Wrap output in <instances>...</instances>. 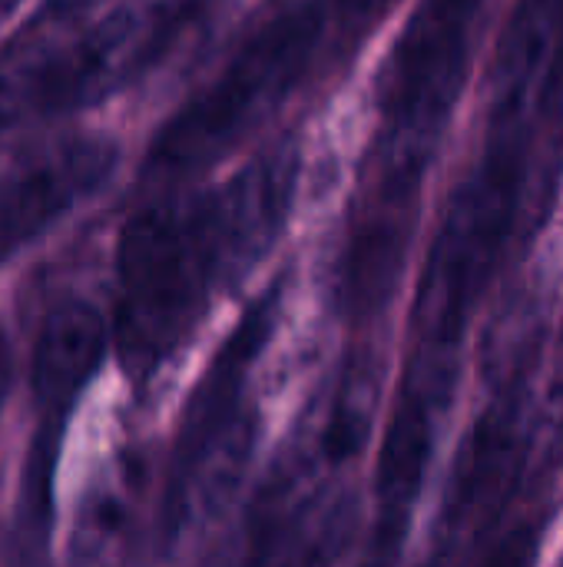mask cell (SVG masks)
<instances>
[{"instance_id": "8992f818", "label": "cell", "mask_w": 563, "mask_h": 567, "mask_svg": "<svg viewBox=\"0 0 563 567\" xmlns=\"http://www.w3.org/2000/svg\"><path fill=\"white\" fill-rule=\"evenodd\" d=\"M345 472L295 425L246 508L232 567H338L358 532V498L342 485Z\"/></svg>"}, {"instance_id": "30bf717a", "label": "cell", "mask_w": 563, "mask_h": 567, "mask_svg": "<svg viewBox=\"0 0 563 567\" xmlns=\"http://www.w3.org/2000/svg\"><path fill=\"white\" fill-rule=\"evenodd\" d=\"M329 17V47L348 50L368 37L398 0H322Z\"/></svg>"}, {"instance_id": "7c38bea8", "label": "cell", "mask_w": 563, "mask_h": 567, "mask_svg": "<svg viewBox=\"0 0 563 567\" xmlns=\"http://www.w3.org/2000/svg\"><path fill=\"white\" fill-rule=\"evenodd\" d=\"M17 7H20V0H0V23H3Z\"/></svg>"}, {"instance_id": "7a4b0ae2", "label": "cell", "mask_w": 563, "mask_h": 567, "mask_svg": "<svg viewBox=\"0 0 563 567\" xmlns=\"http://www.w3.org/2000/svg\"><path fill=\"white\" fill-rule=\"evenodd\" d=\"M491 0H418L382 80L378 126L335 262L345 322L378 319L405 276L425 179L471 76Z\"/></svg>"}, {"instance_id": "6da1fadb", "label": "cell", "mask_w": 563, "mask_h": 567, "mask_svg": "<svg viewBox=\"0 0 563 567\" xmlns=\"http://www.w3.org/2000/svg\"><path fill=\"white\" fill-rule=\"evenodd\" d=\"M299 150L275 143L226 183L136 209L113 252L110 349L136 395L189 346L216 296L279 243L295 209Z\"/></svg>"}, {"instance_id": "5b68a950", "label": "cell", "mask_w": 563, "mask_h": 567, "mask_svg": "<svg viewBox=\"0 0 563 567\" xmlns=\"http://www.w3.org/2000/svg\"><path fill=\"white\" fill-rule=\"evenodd\" d=\"M216 0H139L116 7L60 50L0 73V133L96 106L163 66Z\"/></svg>"}, {"instance_id": "3957f363", "label": "cell", "mask_w": 563, "mask_h": 567, "mask_svg": "<svg viewBox=\"0 0 563 567\" xmlns=\"http://www.w3.org/2000/svg\"><path fill=\"white\" fill-rule=\"evenodd\" d=\"M282 299L285 276L246 306L186 399L156 502V545L166 551L236 498L259 442L252 375L275 339Z\"/></svg>"}, {"instance_id": "8fae6325", "label": "cell", "mask_w": 563, "mask_h": 567, "mask_svg": "<svg viewBox=\"0 0 563 567\" xmlns=\"http://www.w3.org/2000/svg\"><path fill=\"white\" fill-rule=\"evenodd\" d=\"M100 0H50V13L53 17H76L90 7H96Z\"/></svg>"}, {"instance_id": "277c9868", "label": "cell", "mask_w": 563, "mask_h": 567, "mask_svg": "<svg viewBox=\"0 0 563 567\" xmlns=\"http://www.w3.org/2000/svg\"><path fill=\"white\" fill-rule=\"evenodd\" d=\"M329 47L322 0H302L262 23L236 56L189 96L156 133L146 153V176L179 179L219 163L305 80Z\"/></svg>"}, {"instance_id": "ba28073f", "label": "cell", "mask_w": 563, "mask_h": 567, "mask_svg": "<svg viewBox=\"0 0 563 567\" xmlns=\"http://www.w3.org/2000/svg\"><path fill=\"white\" fill-rule=\"evenodd\" d=\"M149 468L139 449L113 452L83 488L70 545V567H129L146 532Z\"/></svg>"}, {"instance_id": "4fadbf2b", "label": "cell", "mask_w": 563, "mask_h": 567, "mask_svg": "<svg viewBox=\"0 0 563 567\" xmlns=\"http://www.w3.org/2000/svg\"><path fill=\"white\" fill-rule=\"evenodd\" d=\"M561 567H563V565H561Z\"/></svg>"}, {"instance_id": "52a82bcc", "label": "cell", "mask_w": 563, "mask_h": 567, "mask_svg": "<svg viewBox=\"0 0 563 567\" xmlns=\"http://www.w3.org/2000/svg\"><path fill=\"white\" fill-rule=\"evenodd\" d=\"M119 163V150L100 136L46 143L0 173V262L46 236L76 206L93 199Z\"/></svg>"}, {"instance_id": "9c48e42d", "label": "cell", "mask_w": 563, "mask_h": 567, "mask_svg": "<svg viewBox=\"0 0 563 567\" xmlns=\"http://www.w3.org/2000/svg\"><path fill=\"white\" fill-rule=\"evenodd\" d=\"M563 502V405L551 422V439L531 452L514 495L498 515L461 548L455 565L465 567H538L544 538Z\"/></svg>"}]
</instances>
